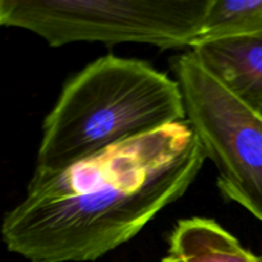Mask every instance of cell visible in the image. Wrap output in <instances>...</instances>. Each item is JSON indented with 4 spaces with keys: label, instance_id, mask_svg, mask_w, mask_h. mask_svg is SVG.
<instances>
[{
    "label": "cell",
    "instance_id": "obj_7",
    "mask_svg": "<svg viewBox=\"0 0 262 262\" xmlns=\"http://www.w3.org/2000/svg\"><path fill=\"white\" fill-rule=\"evenodd\" d=\"M258 35H262V0H211L194 45Z\"/></svg>",
    "mask_w": 262,
    "mask_h": 262
},
{
    "label": "cell",
    "instance_id": "obj_1",
    "mask_svg": "<svg viewBox=\"0 0 262 262\" xmlns=\"http://www.w3.org/2000/svg\"><path fill=\"white\" fill-rule=\"evenodd\" d=\"M206 161L191 125L171 123L55 171H33L0 235L30 262H89L135 238L184 196Z\"/></svg>",
    "mask_w": 262,
    "mask_h": 262
},
{
    "label": "cell",
    "instance_id": "obj_6",
    "mask_svg": "<svg viewBox=\"0 0 262 262\" xmlns=\"http://www.w3.org/2000/svg\"><path fill=\"white\" fill-rule=\"evenodd\" d=\"M161 262H262V255L243 247L215 220L189 217L176 224Z\"/></svg>",
    "mask_w": 262,
    "mask_h": 262
},
{
    "label": "cell",
    "instance_id": "obj_8",
    "mask_svg": "<svg viewBox=\"0 0 262 262\" xmlns=\"http://www.w3.org/2000/svg\"><path fill=\"white\" fill-rule=\"evenodd\" d=\"M0 27H2V26H0Z\"/></svg>",
    "mask_w": 262,
    "mask_h": 262
},
{
    "label": "cell",
    "instance_id": "obj_5",
    "mask_svg": "<svg viewBox=\"0 0 262 262\" xmlns=\"http://www.w3.org/2000/svg\"><path fill=\"white\" fill-rule=\"evenodd\" d=\"M191 51L235 96L262 115V35L202 41Z\"/></svg>",
    "mask_w": 262,
    "mask_h": 262
},
{
    "label": "cell",
    "instance_id": "obj_3",
    "mask_svg": "<svg viewBox=\"0 0 262 262\" xmlns=\"http://www.w3.org/2000/svg\"><path fill=\"white\" fill-rule=\"evenodd\" d=\"M211 0H0V26L53 48L74 42L192 49Z\"/></svg>",
    "mask_w": 262,
    "mask_h": 262
},
{
    "label": "cell",
    "instance_id": "obj_2",
    "mask_svg": "<svg viewBox=\"0 0 262 262\" xmlns=\"http://www.w3.org/2000/svg\"><path fill=\"white\" fill-rule=\"evenodd\" d=\"M184 120L176 79L140 59L107 54L64 83L43 119L35 170H60Z\"/></svg>",
    "mask_w": 262,
    "mask_h": 262
},
{
    "label": "cell",
    "instance_id": "obj_4",
    "mask_svg": "<svg viewBox=\"0 0 262 262\" xmlns=\"http://www.w3.org/2000/svg\"><path fill=\"white\" fill-rule=\"evenodd\" d=\"M186 120L206 160L217 171V188L262 223V115L210 73L191 50L171 59Z\"/></svg>",
    "mask_w": 262,
    "mask_h": 262
}]
</instances>
